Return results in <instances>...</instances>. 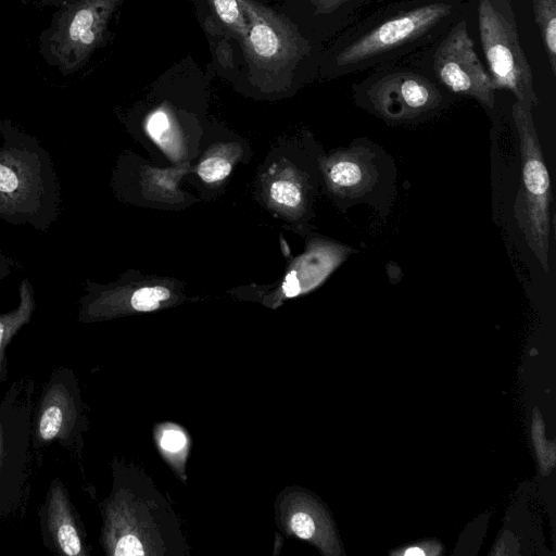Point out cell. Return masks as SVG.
Instances as JSON below:
<instances>
[{
	"label": "cell",
	"instance_id": "obj_1",
	"mask_svg": "<svg viewBox=\"0 0 556 556\" xmlns=\"http://www.w3.org/2000/svg\"><path fill=\"white\" fill-rule=\"evenodd\" d=\"M61 204L49 152L10 119H0V219L47 231L58 219Z\"/></svg>",
	"mask_w": 556,
	"mask_h": 556
},
{
	"label": "cell",
	"instance_id": "obj_2",
	"mask_svg": "<svg viewBox=\"0 0 556 556\" xmlns=\"http://www.w3.org/2000/svg\"><path fill=\"white\" fill-rule=\"evenodd\" d=\"M34 394V379L23 376L0 400V519L23 513L29 495Z\"/></svg>",
	"mask_w": 556,
	"mask_h": 556
},
{
	"label": "cell",
	"instance_id": "obj_3",
	"mask_svg": "<svg viewBox=\"0 0 556 556\" xmlns=\"http://www.w3.org/2000/svg\"><path fill=\"white\" fill-rule=\"evenodd\" d=\"M513 118L521 152V186L515 201L514 215L530 250L544 271H548L552 204L549 174L531 106L517 100L513 105Z\"/></svg>",
	"mask_w": 556,
	"mask_h": 556
},
{
	"label": "cell",
	"instance_id": "obj_4",
	"mask_svg": "<svg viewBox=\"0 0 556 556\" xmlns=\"http://www.w3.org/2000/svg\"><path fill=\"white\" fill-rule=\"evenodd\" d=\"M88 417L79 381L72 368L56 367L48 377L34 404L31 447L40 465L43 454L54 446L79 458Z\"/></svg>",
	"mask_w": 556,
	"mask_h": 556
},
{
	"label": "cell",
	"instance_id": "obj_5",
	"mask_svg": "<svg viewBox=\"0 0 556 556\" xmlns=\"http://www.w3.org/2000/svg\"><path fill=\"white\" fill-rule=\"evenodd\" d=\"M514 17V16H513ZM504 0L479 1V31L494 89H507L531 108L539 103L530 65Z\"/></svg>",
	"mask_w": 556,
	"mask_h": 556
},
{
	"label": "cell",
	"instance_id": "obj_6",
	"mask_svg": "<svg viewBox=\"0 0 556 556\" xmlns=\"http://www.w3.org/2000/svg\"><path fill=\"white\" fill-rule=\"evenodd\" d=\"M327 178L346 205L369 204L387 213L395 191L393 161L381 148L367 139H356L333 156Z\"/></svg>",
	"mask_w": 556,
	"mask_h": 556
},
{
	"label": "cell",
	"instance_id": "obj_7",
	"mask_svg": "<svg viewBox=\"0 0 556 556\" xmlns=\"http://www.w3.org/2000/svg\"><path fill=\"white\" fill-rule=\"evenodd\" d=\"M364 106L393 124L418 123L443 106V96L428 79L412 73L379 78L364 92Z\"/></svg>",
	"mask_w": 556,
	"mask_h": 556
},
{
	"label": "cell",
	"instance_id": "obj_8",
	"mask_svg": "<svg viewBox=\"0 0 556 556\" xmlns=\"http://www.w3.org/2000/svg\"><path fill=\"white\" fill-rule=\"evenodd\" d=\"M104 0H73L64 8L42 42L45 55L63 73H72L86 59L101 31Z\"/></svg>",
	"mask_w": 556,
	"mask_h": 556
},
{
	"label": "cell",
	"instance_id": "obj_9",
	"mask_svg": "<svg viewBox=\"0 0 556 556\" xmlns=\"http://www.w3.org/2000/svg\"><path fill=\"white\" fill-rule=\"evenodd\" d=\"M434 71L451 91L475 98L484 106L493 108L494 87L473 50L465 21L458 23L438 47Z\"/></svg>",
	"mask_w": 556,
	"mask_h": 556
},
{
	"label": "cell",
	"instance_id": "obj_10",
	"mask_svg": "<svg viewBox=\"0 0 556 556\" xmlns=\"http://www.w3.org/2000/svg\"><path fill=\"white\" fill-rule=\"evenodd\" d=\"M450 12V5L431 3L390 18L350 45L339 55V63L356 64L368 61L408 43L435 26Z\"/></svg>",
	"mask_w": 556,
	"mask_h": 556
},
{
	"label": "cell",
	"instance_id": "obj_11",
	"mask_svg": "<svg viewBox=\"0 0 556 556\" xmlns=\"http://www.w3.org/2000/svg\"><path fill=\"white\" fill-rule=\"evenodd\" d=\"M43 546L52 554L88 556L90 546L80 515L60 478L51 480L38 508Z\"/></svg>",
	"mask_w": 556,
	"mask_h": 556
},
{
	"label": "cell",
	"instance_id": "obj_12",
	"mask_svg": "<svg viewBox=\"0 0 556 556\" xmlns=\"http://www.w3.org/2000/svg\"><path fill=\"white\" fill-rule=\"evenodd\" d=\"M36 307L35 289L28 277H25L18 287V304L0 314V387L8 379L7 349L18 331L30 323Z\"/></svg>",
	"mask_w": 556,
	"mask_h": 556
},
{
	"label": "cell",
	"instance_id": "obj_13",
	"mask_svg": "<svg viewBox=\"0 0 556 556\" xmlns=\"http://www.w3.org/2000/svg\"><path fill=\"white\" fill-rule=\"evenodd\" d=\"M290 531L298 538L314 542L327 553L337 554L338 544L325 514L315 505L293 508L287 517Z\"/></svg>",
	"mask_w": 556,
	"mask_h": 556
},
{
	"label": "cell",
	"instance_id": "obj_14",
	"mask_svg": "<svg viewBox=\"0 0 556 556\" xmlns=\"http://www.w3.org/2000/svg\"><path fill=\"white\" fill-rule=\"evenodd\" d=\"M536 22L543 35L553 72L556 71V0H534Z\"/></svg>",
	"mask_w": 556,
	"mask_h": 556
},
{
	"label": "cell",
	"instance_id": "obj_15",
	"mask_svg": "<svg viewBox=\"0 0 556 556\" xmlns=\"http://www.w3.org/2000/svg\"><path fill=\"white\" fill-rule=\"evenodd\" d=\"M531 433L541 472L548 475L555 465V444L545 439L544 424L538 409L533 413Z\"/></svg>",
	"mask_w": 556,
	"mask_h": 556
},
{
	"label": "cell",
	"instance_id": "obj_16",
	"mask_svg": "<svg viewBox=\"0 0 556 556\" xmlns=\"http://www.w3.org/2000/svg\"><path fill=\"white\" fill-rule=\"evenodd\" d=\"M253 50L262 58L274 56L279 49V40L273 28L264 23L253 25L250 33Z\"/></svg>",
	"mask_w": 556,
	"mask_h": 556
},
{
	"label": "cell",
	"instance_id": "obj_17",
	"mask_svg": "<svg viewBox=\"0 0 556 556\" xmlns=\"http://www.w3.org/2000/svg\"><path fill=\"white\" fill-rule=\"evenodd\" d=\"M170 292L167 288L144 287L136 290L130 298V305L135 311L150 312L160 307L161 303L168 300Z\"/></svg>",
	"mask_w": 556,
	"mask_h": 556
},
{
	"label": "cell",
	"instance_id": "obj_18",
	"mask_svg": "<svg viewBox=\"0 0 556 556\" xmlns=\"http://www.w3.org/2000/svg\"><path fill=\"white\" fill-rule=\"evenodd\" d=\"M231 164L223 157L213 156L204 160L198 167V174L205 182H215L229 175Z\"/></svg>",
	"mask_w": 556,
	"mask_h": 556
},
{
	"label": "cell",
	"instance_id": "obj_19",
	"mask_svg": "<svg viewBox=\"0 0 556 556\" xmlns=\"http://www.w3.org/2000/svg\"><path fill=\"white\" fill-rule=\"evenodd\" d=\"M273 200L289 207H295L302 202L300 188L288 180L275 181L270 187Z\"/></svg>",
	"mask_w": 556,
	"mask_h": 556
},
{
	"label": "cell",
	"instance_id": "obj_20",
	"mask_svg": "<svg viewBox=\"0 0 556 556\" xmlns=\"http://www.w3.org/2000/svg\"><path fill=\"white\" fill-rule=\"evenodd\" d=\"M442 553V546L437 541H425L418 544L409 545L403 549L393 552L394 555L403 556H428V555H440Z\"/></svg>",
	"mask_w": 556,
	"mask_h": 556
},
{
	"label": "cell",
	"instance_id": "obj_21",
	"mask_svg": "<svg viewBox=\"0 0 556 556\" xmlns=\"http://www.w3.org/2000/svg\"><path fill=\"white\" fill-rule=\"evenodd\" d=\"M186 443L185 433L176 428L166 429L160 439L161 447L170 453H177L186 446Z\"/></svg>",
	"mask_w": 556,
	"mask_h": 556
},
{
	"label": "cell",
	"instance_id": "obj_22",
	"mask_svg": "<svg viewBox=\"0 0 556 556\" xmlns=\"http://www.w3.org/2000/svg\"><path fill=\"white\" fill-rule=\"evenodd\" d=\"M215 10L227 24H233L239 18V7L237 0H214Z\"/></svg>",
	"mask_w": 556,
	"mask_h": 556
},
{
	"label": "cell",
	"instance_id": "obj_23",
	"mask_svg": "<svg viewBox=\"0 0 556 556\" xmlns=\"http://www.w3.org/2000/svg\"><path fill=\"white\" fill-rule=\"evenodd\" d=\"M168 118L162 111L155 112L148 122L149 134L157 138L168 128Z\"/></svg>",
	"mask_w": 556,
	"mask_h": 556
},
{
	"label": "cell",
	"instance_id": "obj_24",
	"mask_svg": "<svg viewBox=\"0 0 556 556\" xmlns=\"http://www.w3.org/2000/svg\"><path fill=\"white\" fill-rule=\"evenodd\" d=\"M17 262L0 251V281L11 274Z\"/></svg>",
	"mask_w": 556,
	"mask_h": 556
},
{
	"label": "cell",
	"instance_id": "obj_25",
	"mask_svg": "<svg viewBox=\"0 0 556 556\" xmlns=\"http://www.w3.org/2000/svg\"><path fill=\"white\" fill-rule=\"evenodd\" d=\"M283 290L287 296H294L300 292L299 280L294 273H290L287 277Z\"/></svg>",
	"mask_w": 556,
	"mask_h": 556
}]
</instances>
